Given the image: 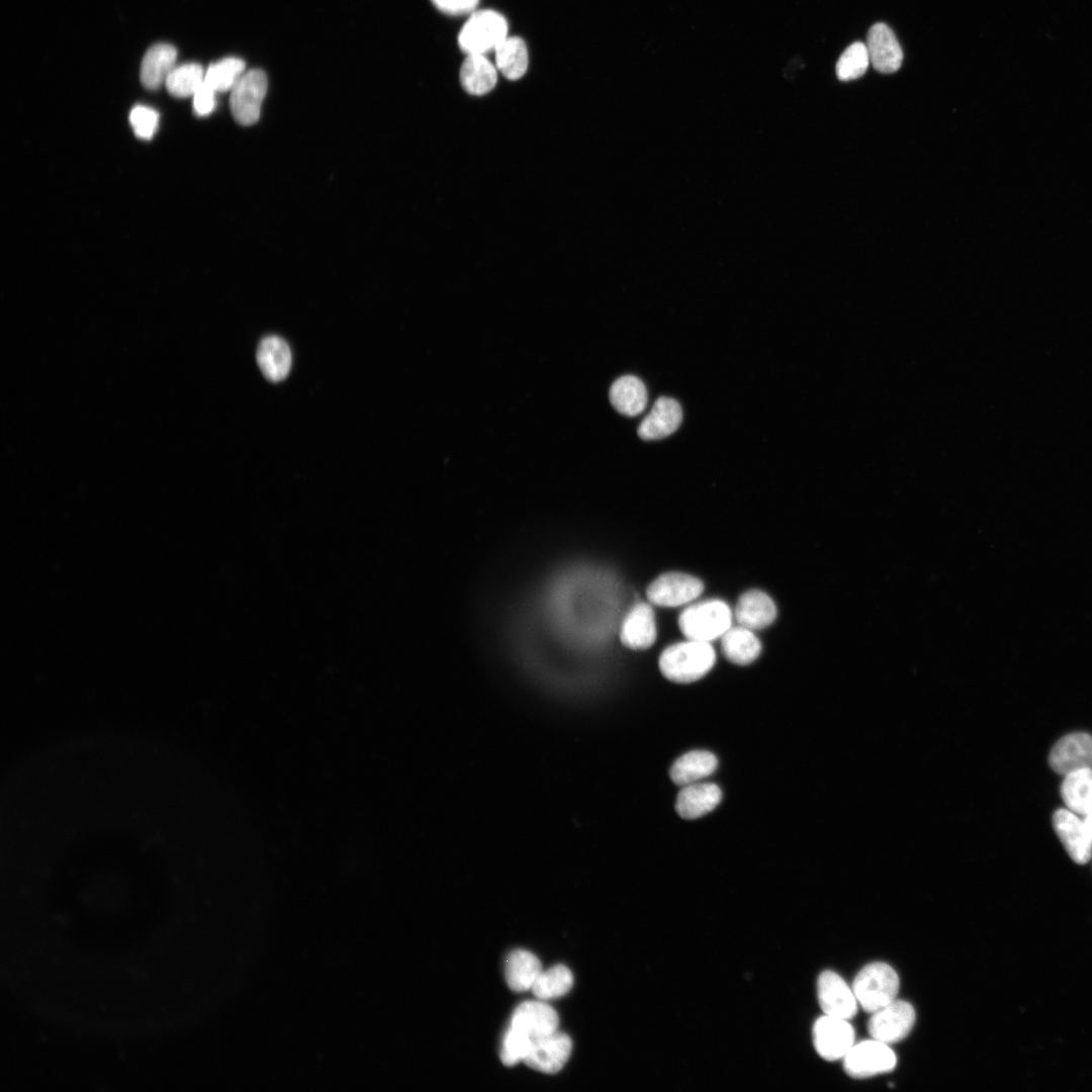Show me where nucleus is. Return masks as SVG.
<instances>
[{
	"instance_id": "36",
	"label": "nucleus",
	"mask_w": 1092,
	"mask_h": 1092,
	"mask_svg": "<svg viewBox=\"0 0 1092 1092\" xmlns=\"http://www.w3.org/2000/svg\"><path fill=\"white\" fill-rule=\"evenodd\" d=\"M437 9L449 15H462L475 11L479 0H431Z\"/></svg>"
},
{
	"instance_id": "15",
	"label": "nucleus",
	"mask_w": 1092,
	"mask_h": 1092,
	"mask_svg": "<svg viewBox=\"0 0 1092 1092\" xmlns=\"http://www.w3.org/2000/svg\"><path fill=\"white\" fill-rule=\"evenodd\" d=\"M558 1022V1015L551 1006L538 1001H527L516 1008L510 1026L534 1041L556 1032Z\"/></svg>"
},
{
	"instance_id": "14",
	"label": "nucleus",
	"mask_w": 1092,
	"mask_h": 1092,
	"mask_svg": "<svg viewBox=\"0 0 1092 1092\" xmlns=\"http://www.w3.org/2000/svg\"><path fill=\"white\" fill-rule=\"evenodd\" d=\"M870 62L880 73H894L902 65L903 52L893 30L885 23L874 24L867 35Z\"/></svg>"
},
{
	"instance_id": "24",
	"label": "nucleus",
	"mask_w": 1092,
	"mask_h": 1092,
	"mask_svg": "<svg viewBox=\"0 0 1092 1092\" xmlns=\"http://www.w3.org/2000/svg\"><path fill=\"white\" fill-rule=\"evenodd\" d=\"M718 766L717 757L710 751L693 750L678 757L670 768V779L678 786L698 783L712 775Z\"/></svg>"
},
{
	"instance_id": "7",
	"label": "nucleus",
	"mask_w": 1092,
	"mask_h": 1092,
	"mask_svg": "<svg viewBox=\"0 0 1092 1092\" xmlns=\"http://www.w3.org/2000/svg\"><path fill=\"white\" fill-rule=\"evenodd\" d=\"M915 1022L913 1006L903 1000H894L890 1004L873 1012L868 1023L872 1038L890 1044L905 1038Z\"/></svg>"
},
{
	"instance_id": "21",
	"label": "nucleus",
	"mask_w": 1092,
	"mask_h": 1092,
	"mask_svg": "<svg viewBox=\"0 0 1092 1092\" xmlns=\"http://www.w3.org/2000/svg\"><path fill=\"white\" fill-rule=\"evenodd\" d=\"M176 49L169 43H157L145 54L140 71L141 82L148 89H157L175 68Z\"/></svg>"
},
{
	"instance_id": "23",
	"label": "nucleus",
	"mask_w": 1092,
	"mask_h": 1092,
	"mask_svg": "<svg viewBox=\"0 0 1092 1092\" xmlns=\"http://www.w3.org/2000/svg\"><path fill=\"white\" fill-rule=\"evenodd\" d=\"M610 401L622 415L634 417L642 413L647 404V390L641 379L634 375H624L615 380L609 392Z\"/></svg>"
},
{
	"instance_id": "35",
	"label": "nucleus",
	"mask_w": 1092,
	"mask_h": 1092,
	"mask_svg": "<svg viewBox=\"0 0 1092 1092\" xmlns=\"http://www.w3.org/2000/svg\"><path fill=\"white\" fill-rule=\"evenodd\" d=\"M215 91L204 81L192 96L193 108L197 115L210 114L215 107Z\"/></svg>"
},
{
	"instance_id": "33",
	"label": "nucleus",
	"mask_w": 1092,
	"mask_h": 1092,
	"mask_svg": "<svg viewBox=\"0 0 1092 1092\" xmlns=\"http://www.w3.org/2000/svg\"><path fill=\"white\" fill-rule=\"evenodd\" d=\"M533 1040L513 1027L507 1030L500 1051V1061L505 1066L512 1067L527 1057Z\"/></svg>"
},
{
	"instance_id": "32",
	"label": "nucleus",
	"mask_w": 1092,
	"mask_h": 1092,
	"mask_svg": "<svg viewBox=\"0 0 1092 1092\" xmlns=\"http://www.w3.org/2000/svg\"><path fill=\"white\" fill-rule=\"evenodd\" d=\"M870 63L866 43L855 41L845 49L836 63L837 78L841 81L857 79L866 73Z\"/></svg>"
},
{
	"instance_id": "12",
	"label": "nucleus",
	"mask_w": 1092,
	"mask_h": 1092,
	"mask_svg": "<svg viewBox=\"0 0 1092 1092\" xmlns=\"http://www.w3.org/2000/svg\"><path fill=\"white\" fill-rule=\"evenodd\" d=\"M571 1049L572 1042L569 1036L556 1031L534 1040L524 1062L536 1071L555 1074L566 1064Z\"/></svg>"
},
{
	"instance_id": "3",
	"label": "nucleus",
	"mask_w": 1092,
	"mask_h": 1092,
	"mask_svg": "<svg viewBox=\"0 0 1092 1092\" xmlns=\"http://www.w3.org/2000/svg\"><path fill=\"white\" fill-rule=\"evenodd\" d=\"M852 990L862 1009L873 1013L896 1000L899 977L888 964L872 963L856 975Z\"/></svg>"
},
{
	"instance_id": "9",
	"label": "nucleus",
	"mask_w": 1092,
	"mask_h": 1092,
	"mask_svg": "<svg viewBox=\"0 0 1092 1092\" xmlns=\"http://www.w3.org/2000/svg\"><path fill=\"white\" fill-rule=\"evenodd\" d=\"M813 1042L824 1060L843 1059L854 1044V1030L847 1019L824 1014L814 1023Z\"/></svg>"
},
{
	"instance_id": "26",
	"label": "nucleus",
	"mask_w": 1092,
	"mask_h": 1092,
	"mask_svg": "<svg viewBox=\"0 0 1092 1092\" xmlns=\"http://www.w3.org/2000/svg\"><path fill=\"white\" fill-rule=\"evenodd\" d=\"M505 971L509 988L514 992H524L532 988L542 969L535 954L516 949L508 956Z\"/></svg>"
},
{
	"instance_id": "16",
	"label": "nucleus",
	"mask_w": 1092,
	"mask_h": 1092,
	"mask_svg": "<svg viewBox=\"0 0 1092 1092\" xmlns=\"http://www.w3.org/2000/svg\"><path fill=\"white\" fill-rule=\"evenodd\" d=\"M620 639L631 649L649 648L656 640V623L652 607L647 603H638L628 612L623 620Z\"/></svg>"
},
{
	"instance_id": "37",
	"label": "nucleus",
	"mask_w": 1092,
	"mask_h": 1092,
	"mask_svg": "<svg viewBox=\"0 0 1092 1092\" xmlns=\"http://www.w3.org/2000/svg\"><path fill=\"white\" fill-rule=\"evenodd\" d=\"M1083 821H1084L1085 826H1086V828L1088 830V833H1089V835H1090V837L1092 839V812L1084 815Z\"/></svg>"
},
{
	"instance_id": "25",
	"label": "nucleus",
	"mask_w": 1092,
	"mask_h": 1092,
	"mask_svg": "<svg viewBox=\"0 0 1092 1092\" xmlns=\"http://www.w3.org/2000/svg\"><path fill=\"white\" fill-rule=\"evenodd\" d=\"M721 648L730 662L738 665L752 663L760 654L761 644L752 630L741 625L730 627L721 637Z\"/></svg>"
},
{
	"instance_id": "17",
	"label": "nucleus",
	"mask_w": 1092,
	"mask_h": 1092,
	"mask_svg": "<svg viewBox=\"0 0 1092 1092\" xmlns=\"http://www.w3.org/2000/svg\"><path fill=\"white\" fill-rule=\"evenodd\" d=\"M682 420L680 404L673 398L661 396L638 427L641 439L651 441L671 435Z\"/></svg>"
},
{
	"instance_id": "10",
	"label": "nucleus",
	"mask_w": 1092,
	"mask_h": 1092,
	"mask_svg": "<svg viewBox=\"0 0 1092 1092\" xmlns=\"http://www.w3.org/2000/svg\"><path fill=\"white\" fill-rule=\"evenodd\" d=\"M1049 761L1051 767L1063 776L1092 768V735L1075 732L1062 737L1052 748Z\"/></svg>"
},
{
	"instance_id": "1",
	"label": "nucleus",
	"mask_w": 1092,
	"mask_h": 1092,
	"mask_svg": "<svg viewBox=\"0 0 1092 1092\" xmlns=\"http://www.w3.org/2000/svg\"><path fill=\"white\" fill-rule=\"evenodd\" d=\"M715 661L716 653L711 643L688 639L664 649L658 665L668 680L690 684L706 675Z\"/></svg>"
},
{
	"instance_id": "5",
	"label": "nucleus",
	"mask_w": 1092,
	"mask_h": 1092,
	"mask_svg": "<svg viewBox=\"0 0 1092 1092\" xmlns=\"http://www.w3.org/2000/svg\"><path fill=\"white\" fill-rule=\"evenodd\" d=\"M267 91L264 71L253 69L245 72L231 90L230 107L235 120L249 126L257 122Z\"/></svg>"
},
{
	"instance_id": "6",
	"label": "nucleus",
	"mask_w": 1092,
	"mask_h": 1092,
	"mask_svg": "<svg viewBox=\"0 0 1092 1092\" xmlns=\"http://www.w3.org/2000/svg\"><path fill=\"white\" fill-rule=\"evenodd\" d=\"M897 1064L889 1044L877 1039L854 1043L843 1058L845 1072L853 1078H868L892 1071Z\"/></svg>"
},
{
	"instance_id": "11",
	"label": "nucleus",
	"mask_w": 1092,
	"mask_h": 1092,
	"mask_svg": "<svg viewBox=\"0 0 1092 1092\" xmlns=\"http://www.w3.org/2000/svg\"><path fill=\"white\" fill-rule=\"evenodd\" d=\"M818 1000L825 1015L850 1019L857 1010V1000L853 990L845 981L832 971L820 974L817 983Z\"/></svg>"
},
{
	"instance_id": "2",
	"label": "nucleus",
	"mask_w": 1092,
	"mask_h": 1092,
	"mask_svg": "<svg viewBox=\"0 0 1092 1092\" xmlns=\"http://www.w3.org/2000/svg\"><path fill=\"white\" fill-rule=\"evenodd\" d=\"M731 623V610L720 600L693 604L678 616V628L687 639L708 643L721 638Z\"/></svg>"
},
{
	"instance_id": "27",
	"label": "nucleus",
	"mask_w": 1092,
	"mask_h": 1092,
	"mask_svg": "<svg viewBox=\"0 0 1092 1092\" xmlns=\"http://www.w3.org/2000/svg\"><path fill=\"white\" fill-rule=\"evenodd\" d=\"M1061 795L1068 808L1077 814L1092 812V768H1083L1065 776Z\"/></svg>"
},
{
	"instance_id": "28",
	"label": "nucleus",
	"mask_w": 1092,
	"mask_h": 1092,
	"mask_svg": "<svg viewBox=\"0 0 1092 1092\" xmlns=\"http://www.w3.org/2000/svg\"><path fill=\"white\" fill-rule=\"evenodd\" d=\"M495 67L509 80H518L528 69L529 55L525 41L508 36L495 50Z\"/></svg>"
},
{
	"instance_id": "31",
	"label": "nucleus",
	"mask_w": 1092,
	"mask_h": 1092,
	"mask_svg": "<svg viewBox=\"0 0 1092 1092\" xmlns=\"http://www.w3.org/2000/svg\"><path fill=\"white\" fill-rule=\"evenodd\" d=\"M244 73V61L238 58H225L207 68L204 82L216 93L231 91Z\"/></svg>"
},
{
	"instance_id": "18",
	"label": "nucleus",
	"mask_w": 1092,
	"mask_h": 1092,
	"mask_svg": "<svg viewBox=\"0 0 1092 1092\" xmlns=\"http://www.w3.org/2000/svg\"><path fill=\"white\" fill-rule=\"evenodd\" d=\"M721 799L722 793L717 785L698 782L684 786L678 792L675 810L684 819H697L713 811Z\"/></svg>"
},
{
	"instance_id": "29",
	"label": "nucleus",
	"mask_w": 1092,
	"mask_h": 1092,
	"mask_svg": "<svg viewBox=\"0 0 1092 1092\" xmlns=\"http://www.w3.org/2000/svg\"><path fill=\"white\" fill-rule=\"evenodd\" d=\"M572 985L573 976L570 970L563 965H557L541 972L531 989L537 998L548 1000L567 994Z\"/></svg>"
},
{
	"instance_id": "20",
	"label": "nucleus",
	"mask_w": 1092,
	"mask_h": 1092,
	"mask_svg": "<svg viewBox=\"0 0 1092 1092\" xmlns=\"http://www.w3.org/2000/svg\"><path fill=\"white\" fill-rule=\"evenodd\" d=\"M257 362L268 380L281 381L291 368L290 348L285 340L278 336L265 337L258 346Z\"/></svg>"
},
{
	"instance_id": "8",
	"label": "nucleus",
	"mask_w": 1092,
	"mask_h": 1092,
	"mask_svg": "<svg viewBox=\"0 0 1092 1092\" xmlns=\"http://www.w3.org/2000/svg\"><path fill=\"white\" fill-rule=\"evenodd\" d=\"M704 590L703 582L682 572H667L655 578L647 587L649 602L660 607H679L693 602Z\"/></svg>"
},
{
	"instance_id": "22",
	"label": "nucleus",
	"mask_w": 1092,
	"mask_h": 1092,
	"mask_svg": "<svg viewBox=\"0 0 1092 1092\" xmlns=\"http://www.w3.org/2000/svg\"><path fill=\"white\" fill-rule=\"evenodd\" d=\"M462 87L472 95H483L497 82V69L485 55H467L460 69Z\"/></svg>"
},
{
	"instance_id": "19",
	"label": "nucleus",
	"mask_w": 1092,
	"mask_h": 1092,
	"mask_svg": "<svg viewBox=\"0 0 1092 1092\" xmlns=\"http://www.w3.org/2000/svg\"><path fill=\"white\" fill-rule=\"evenodd\" d=\"M777 617V607L765 593L750 589L740 596L735 607V618L739 625L750 630H759L770 625Z\"/></svg>"
},
{
	"instance_id": "13",
	"label": "nucleus",
	"mask_w": 1092,
	"mask_h": 1092,
	"mask_svg": "<svg viewBox=\"0 0 1092 1092\" xmlns=\"http://www.w3.org/2000/svg\"><path fill=\"white\" fill-rule=\"evenodd\" d=\"M1053 824L1071 858L1079 863H1086L1092 855V839L1085 823L1074 812L1059 809L1053 816Z\"/></svg>"
},
{
	"instance_id": "34",
	"label": "nucleus",
	"mask_w": 1092,
	"mask_h": 1092,
	"mask_svg": "<svg viewBox=\"0 0 1092 1092\" xmlns=\"http://www.w3.org/2000/svg\"><path fill=\"white\" fill-rule=\"evenodd\" d=\"M129 121L136 136L151 139L159 125L158 112L148 106L136 105L129 113Z\"/></svg>"
},
{
	"instance_id": "4",
	"label": "nucleus",
	"mask_w": 1092,
	"mask_h": 1092,
	"mask_svg": "<svg viewBox=\"0 0 1092 1092\" xmlns=\"http://www.w3.org/2000/svg\"><path fill=\"white\" fill-rule=\"evenodd\" d=\"M507 37L508 22L500 13L475 10L461 28L458 44L467 55H485L494 52Z\"/></svg>"
},
{
	"instance_id": "30",
	"label": "nucleus",
	"mask_w": 1092,
	"mask_h": 1092,
	"mask_svg": "<svg viewBox=\"0 0 1092 1092\" xmlns=\"http://www.w3.org/2000/svg\"><path fill=\"white\" fill-rule=\"evenodd\" d=\"M204 74L205 71L196 63L175 66L165 81L166 89L174 97L193 96L203 83Z\"/></svg>"
}]
</instances>
